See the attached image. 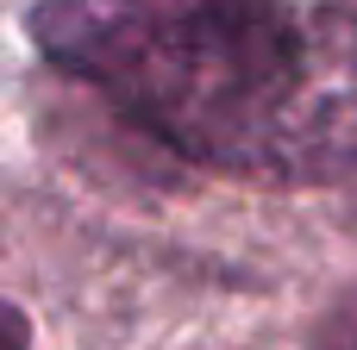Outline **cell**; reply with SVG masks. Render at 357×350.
I'll list each match as a JSON object with an SVG mask.
<instances>
[{"label": "cell", "instance_id": "1", "mask_svg": "<svg viewBox=\"0 0 357 350\" xmlns=\"http://www.w3.org/2000/svg\"><path fill=\"white\" fill-rule=\"evenodd\" d=\"M38 56L151 144L238 182L357 169V25L282 0H38Z\"/></svg>", "mask_w": 357, "mask_h": 350}, {"label": "cell", "instance_id": "3", "mask_svg": "<svg viewBox=\"0 0 357 350\" xmlns=\"http://www.w3.org/2000/svg\"><path fill=\"white\" fill-rule=\"evenodd\" d=\"M333 6H339V13H345V19L357 25V0H333Z\"/></svg>", "mask_w": 357, "mask_h": 350}, {"label": "cell", "instance_id": "2", "mask_svg": "<svg viewBox=\"0 0 357 350\" xmlns=\"http://www.w3.org/2000/svg\"><path fill=\"white\" fill-rule=\"evenodd\" d=\"M320 350H357V294H345V301H339V313L326 319Z\"/></svg>", "mask_w": 357, "mask_h": 350}]
</instances>
